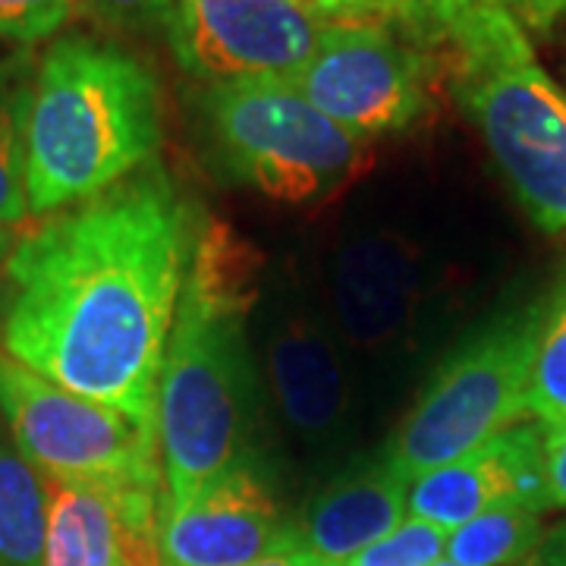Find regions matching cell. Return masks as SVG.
Segmentation results:
<instances>
[{
	"mask_svg": "<svg viewBox=\"0 0 566 566\" xmlns=\"http://www.w3.org/2000/svg\"><path fill=\"white\" fill-rule=\"evenodd\" d=\"M199 218L158 158L17 237L0 286V353L155 424Z\"/></svg>",
	"mask_w": 566,
	"mask_h": 566,
	"instance_id": "6da1fadb",
	"label": "cell"
},
{
	"mask_svg": "<svg viewBox=\"0 0 566 566\" xmlns=\"http://www.w3.org/2000/svg\"><path fill=\"white\" fill-rule=\"evenodd\" d=\"M252 255L227 227L202 223L158 378L161 506H180L252 463L255 371L245 340Z\"/></svg>",
	"mask_w": 566,
	"mask_h": 566,
	"instance_id": "7a4b0ae2",
	"label": "cell"
},
{
	"mask_svg": "<svg viewBox=\"0 0 566 566\" xmlns=\"http://www.w3.org/2000/svg\"><path fill=\"white\" fill-rule=\"evenodd\" d=\"M161 85L114 41L63 35L35 63L25 123L32 218L73 208L158 158Z\"/></svg>",
	"mask_w": 566,
	"mask_h": 566,
	"instance_id": "3957f363",
	"label": "cell"
},
{
	"mask_svg": "<svg viewBox=\"0 0 566 566\" xmlns=\"http://www.w3.org/2000/svg\"><path fill=\"white\" fill-rule=\"evenodd\" d=\"M431 44L447 51L450 92L532 221L566 233V92L538 63L526 25L506 0H472Z\"/></svg>",
	"mask_w": 566,
	"mask_h": 566,
	"instance_id": "277c9868",
	"label": "cell"
},
{
	"mask_svg": "<svg viewBox=\"0 0 566 566\" xmlns=\"http://www.w3.org/2000/svg\"><path fill=\"white\" fill-rule=\"evenodd\" d=\"M196 104L218 164L268 199L318 202L368 164V142L324 117L290 80L205 85Z\"/></svg>",
	"mask_w": 566,
	"mask_h": 566,
	"instance_id": "5b68a950",
	"label": "cell"
},
{
	"mask_svg": "<svg viewBox=\"0 0 566 566\" xmlns=\"http://www.w3.org/2000/svg\"><path fill=\"white\" fill-rule=\"evenodd\" d=\"M542 308L504 315L453 349L387 441L390 469L416 482L528 416V371Z\"/></svg>",
	"mask_w": 566,
	"mask_h": 566,
	"instance_id": "8992f818",
	"label": "cell"
},
{
	"mask_svg": "<svg viewBox=\"0 0 566 566\" xmlns=\"http://www.w3.org/2000/svg\"><path fill=\"white\" fill-rule=\"evenodd\" d=\"M0 419L48 482L161 488L158 428L0 353Z\"/></svg>",
	"mask_w": 566,
	"mask_h": 566,
	"instance_id": "52a82bcc",
	"label": "cell"
},
{
	"mask_svg": "<svg viewBox=\"0 0 566 566\" xmlns=\"http://www.w3.org/2000/svg\"><path fill=\"white\" fill-rule=\"evenodd\" d=\"M434 57L390 22L327 25L293 85L324 117L359 139L394 136L431 111Z\"/></svg>",
	"mask_w": 566,
	"mask_h": 566,
	"instance_id": "ba28073f",
	"label": "cell"
},
{
	"mask_svg": "<svg viewBox=\"0 0 566 566\" xmlns=\"http://www.w3.org/2000/svg\"><path fill=\"white\" fill-rule=\"evenodd\" d=\"M327 22L296 0H177L170 48L205 85L293 80L315 57Z\"/></svg>",
	"mask_w": 566,
	"mask_h": 566,
	"instance_id": "9c48e42d",
	"label": "cell"
},
{
	"mask_svg": "<svg viewBox=\"0 0 566 566\" xmlns=\"http://www.w3.org/2000/svg\"><path fill=\"white\" fill-rule=\"evenodd\" d=\"M290 542L293 520L255 463L214 479L186 504L158 510L161 566H249Z\"/></svg>",
	"mask_w": 566,
	"mask_h": 566,
	"instance_id": "30bf717a",
	"label": "cell"
},
{
	"mask_svg": "<svg viewBox=\"0 0 566 566\" xmlns=\"http://www.w3.org/2000/svg\"><path fill=\"white\" fill-rule=\"evenodd\" d=\"M158 510L161 488L48 482L41 566H161Z\"/></svg>",
	"mask_w": 566,
	"mask_h": 566,
	"instance_id": "8fae6325",
	"label": "cell"
},
{
	"mask_svg": "<svg viewBox=\"0 0 566 566\" xmlns=\"http://www.w3.org/2000/svg\"><path fill=\"white\" fill-rule=\"evenodd\" d=\"M545 501V424L520 422L453 463L431 469L409 485V516L453 532L485 510Z\"/></svg>",
	"mask_w": 566,
	"mask_h": 566,
	"instance_id": "7c38bea8",
	"label": "cell"
},
{
	"mask_svg": "<svg viewBox=\"0 0 566 566\" xmlns=\"http://www.w3.org/2000/svg\"><path fill=\"white\" fill-rule=\"evenodd\" d=\"M409 513V482L385 457L368 460L324 485L293 520V542L327 564L346 566L385 538Z\"/></svg>",
	"mask_w": 566,
	"mask_h": 566,
	"instance_id": "4fadbf2b",
	"label": "cell"
},
{
	"mask_svg": "<svg viewBox=\"0 0 566 566\" xmlns=\"http://www.w3.org/2000/svg\"><path fill=\"white\" fill-rule=\"evenodd\" d=\"M277 409L305 441H327L349 412V378L334 340L303 312L283 315L268 337Z\"/></svg>",
	"mask_w": 566,
	"mask_h": 566,
	"instance_id": "5bb4252c",
	"label": "cell"
},
{
	"mask_svg": "<svg viewBox=\"0 0 566 566\" xmlns=\"http://www.w3.org/2000/svg\"><path fill=\"white\" fill-rule=\"evenodd\" d=\"M419 262L397 237H359L346 245L334 274V303L346 337L381 346L403 334L419 303Z\"/></svg>",
	"mask_w": 566,
	"mask_h": 566,
	"instance_id": "9a60e30c",
	"label": "cell"
},
{
	"mask_svg": "<svg viewBox=\"0 0 566 566\" xmlns=\"http://www.w3.org/2000/svg\"><path fill=\"white\" fill-rule=\"evenodd\" d=\"M48 482L0 419V566L44 564Z\"/></svg>",
	"mask_w": 566,
	"mask_h": 566,
	"instance_id": "2e32d148",
	"label": "cell"
},
{
	"mask_svg": "<svg viewBox=\"0 0 566 566\" xmlns=\"http://www.w3.org/2000/svg\"><path fill=\"white\" fill-rule=\"evenodd\" d=\"M35 63L29 51L0 57V227L7 230L32 221L25 192V123Z\"/></svg>",
	"mask_w": 566,
	"mask_h": 566,
	"instance_id": "e0dca14e",
	"label": "cell"
},
{
	"mask_svg": "<svg viewBox=\"0 0 566 566\" xmlns=\"http://www.w3.org/2000/svg\"><path fill=\"white\" fill-rule=\"evenodd\" d=\"M545 538L542 510L501 504L447 535V560L460 566H516L535 557Z\"/></svg>",
	"mask_w": 566,
	"mask_h": 566,
	"instance_id": "ac0fdd59",
	"label": "cell"
},
{
	"mask_svg": "<svg viewBox=\"0 0 566 566\" xmlns=\"http://www.w3.org/2000/svg\"><path fill=\"white\" fill-rule=\"evenodd\" d=\"M528 416L542 424L566 422V277L538 315L528 371Z\"/></svg>",
	"mask_w": 566,
	"mask_h": 566,
	"instance_id": "d6986e66",
	"label": "cell"
},
{
	"mask_svg": "<svg viewBox=\"0 0 566 566\" xmlns=\"http://www.w3.org/2000/svg\"><path fill=\"white\" fill-rule=\"evenodd\" d=\"M447 535L450 532L444 528L406 516L400 526L390 528L385 538L365 547L346 566H434L444 560Z\"/></svg>",
	"mask_w": 566,
	"mask_h": 566,
	"instance_id": "ffe728a7",
	"label": "cell"
},
{
	"mask_svg": "<svg viewBox=\"0 0 566 566\" xmlns=\"http://www.w3.org/2000/svg\"><path fill=\"white\" fill-rule=\"evenodd\" d=\"M80 0H0V41L22 51L54 39L80 17Z\"/></svg>",
	"mask_w": 566,
	"mask_h": 566,
	"instance_id": "44dd1931",
	"label": "cell"
},
{
	"mask_svg": "<svg viewBox=\"0 0 566 566\" xmlns=\"http://www.w3.org/2000/svg\"><path fill=\"white\" fill-rule=\"evenodd\" d=\"M82 10L111 29L123 32H161L170 29L177 0H80Z\"/></svg>",
	"mask_w": 566,
	"mask_h": 566,
	"instance_id": "7402d4cb",
	"label": "cell"
},
{
	"mask_svg": "<svg viewBox=\"0 0 566 566\" xmlns=\"http://www.w3.org/2000/svg\"><path fill=\"white\" fill-rule=\"evenodd\" d=\"M472 0H390V22H397L403 32L424 44H431L438 25L453 17L457 10H463Z\"/></svg>",
	"mask_w": 566,
	"mask_h": 566,
	"instance_id": "603a6c76",
	"label": "cell"
},
{
	"mask_svg": "<svg viewBox=\"0 0 566 566\" xmlns=\"http://www.w3.org/2000/svg\"><path fill=\"white\" fill-rule=\"evenodd\" d=\"M327 25L344 22H390V0H296Z\"/></svg>",
	"mask_w": 566,
	"mask_h": 566,
	"instance_id": "cb8c5ba5",
	"label": "cell"
},
{
	"mask_svg": "<svg viewBox=\"0 0 566 566\" xmlns=\"http://www.w3.org/2000/svg\"><path fill=\"white\" fill-rule=\"evenodd\" d=\"M545 501L547 510L566 506V422L545 424Z\"/></svg>",
	"mask_w": 566,
	"mask_h": 566,
	"instance_id": "d4e9b609",
	"label": "cell"
},
{
	"mask_svg": "<svg viewBox=\"0 0 566 566\" xmlns=\"http://www.w3.org/2000/svg\"><path fill=\"white\" fill-rule=\"evenodd\" d=\"M506 7L528 29H547L566 17V0H506Z\"/></svg>",
	"mask_w": 566,
	"mask_h": 566,
	"instance_id": "484cf974",
	"label": "cell"
},
{
	"mask_svg": "<svg viewBox=\"0 0 566 566\" xmlns=\"http://www.w3.org/2000/svg\"><path fill=\"white\" fill-rule=\"evenodd\" d=\"M532 560L535 566H566V520L547 532Z\"/></svg>",
	"mask_w": 566,
	"mask_h": 566,
	"instance_id": "4316f807",
	"label": "cell"
},
{
	"mask_svg": "<svg viewBox=\"0 0 566 566\" xmlns=\"http://www.w3.org/2000/svg\"><path fill=\"white\" fill-rule=\"evenodd\" d=\"M249 566H334L322 560V557H315V554H308L303 547L296 545V542H290L281 551H274V554H268L262 560H255V564Z\"/></svg>",
	"mask_w": 566,
	"mask_h": 566,
	"instance_id": "83f0119b",
	"label": "cell"
},
{
	"mask_svg": "<svg viewBox=\"0 0 566 566\" xmlns=\"http://www.w3.org/2000/svg\"><path fill=\"white\" fill-rule=\"evenodd\" d=\"M17 230H7V227H0V286H3V271H7V262H10V252H13V245H17Z\"/></svg>",
	"mask_w": 566,
	"mask_h": 566,
	"instance_id": "f1b7e54d",
	"label": "cell"
},
{
	"mask_svg": "<svg viewBox=\"0 0 566 566\" xmlns=\"http://www.w3.org/2000/svg\"><path fill=\"white\" fill-rule=\"evenodd\" d=\"M434 566H460V564H453V560H438Z\"/></svg>",
	"mask_w": 566,
	"mask_h": 566,
	"instance_id": "f546056e",
	"label": "cell"
},
{
	"mask_svg": "<svg viewBox=\"0 0 566 566\" xmlns=\"http://www.w3.org/2000/svg\"><path fill=\"white\" fill-rule=\"evenodd\" d=\"M526 566H535V560H528V564Z\"/></svg>",
	"mask_w": 566,
	"mask_h": 566,
	"instance_id": "4dcf8cb0",
	"label": "cell"
}]
</instances>
